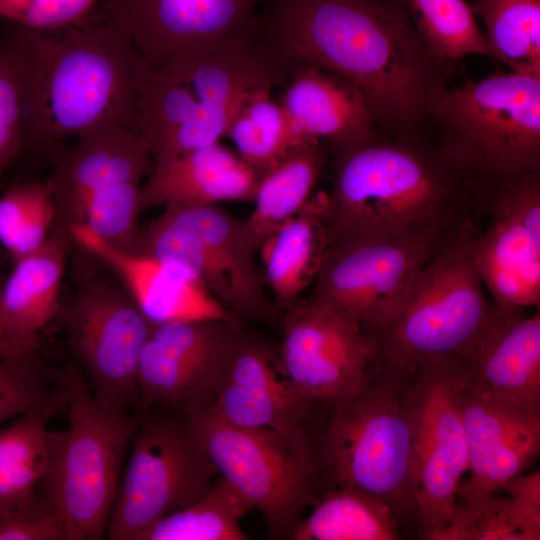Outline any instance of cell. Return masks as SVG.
<instances>
[{"label": "cell", "mask_w": 540, "mask_h": 540, "mask_svg": "<svg viewBox=\"0 0 540 540\" xmlns=\"http://www.w3.org/2000/svg\"><path fill=\"white\" fill-rule=\"evenodd\" d=\"M261 38L281 58L353 85L379 132L423 136L453 64L434 57L395 0H275Z\"/></svg>", "instance_id": "6da1fadb"}, {"label": "cell", "mask_w": 540, "mask_h": 540, "mask_svg": "<svg viewBox=\"0 0 540 540\" xmlns=\"http://www.w3.org/2000/svg\"><path fill=\"white\" fill-rule=\"evenodd\" d=\"M20 65L23 151L51 158L64 142L104 129H135L152 69L130 36L105 13L81 24L8 36Z\"/></svg>", "instance_id": "7a4b0ae2"}, {"label": "cell", "mask_w": 540, "mask_h": 540, "mask_svg": "<svg viewBox=\"0 0 540 540\" xmlns=\"http://www.w3.org/2000/svg\"><path fill=\"white\" fill-rule=\"evenodd\" d=\"M333 149L323 214L327 246L455 226L469 181L423 136L379 133L367 143Z\"/></svg>", "instance_id": "3957f363"}, {"label": "cell", "mask_w": 540, "mask_h": 540, "mask_svg": "<svg viewBox=\"0 0 540 540\" xmlns=\"http://www.w3.org/2000/svg\"><path fill=\"white\" fill-rule=\"evenodd\" d=\"M414 375L375 360L362 388L327 407V423L310 438L319 479L376 497L396 516L417 512Z\"/></svg>", "instance_id": "277c9868"}, {"label": "cell", "mask_w": 540, "mask_h": 540, "mask_svg": "<svg viewBox=\"0 0 540 540\" xmlns=\"http://www.w3.org/2000/svg\"><path fill=\"white\" fill-rule=\"evenodd\" d=\"M292 65L260 35L153 71L141 92L137 123L153 161L219 142L248 93L286 85Z\"/></svg>", "instance_id": "5b68a950"}, {"label": "cell", "mask_w": 540, "mask_h": 540, "mask_svg": "<svg viewBox=\"0 0 540 540\" xmlns=\"http://www.w3.org/2000/svg\"><path fill=\"white\" fill-rule=\"evenodd\" d=\"M67 368L68 426L48 430V461L38 492L60 515L65 540L106 536L124 458L146 409L129 411L98 401L75 364Z\"/></svg>", "instance_id": "8992f818"}, {"label": "cell", "mask_w": 540, "mask_h": 540, "mask_svg": "<svg viewBox=\"0 0 540 540\" xmlns=\"http://www.w3.org/2000/svg\"><path fill=\"white\" fill-rule=\"evenodd\" d=\"M478 233L469 218L448 232L375 337L378 362L412 374L430 361L460 364L467 357L495 311L474 264Z\"/></svg>", "instance_id": "52a82bcc"}, {"label": "cell", "mask_w": 540, "mask_h": 540, "mask_svg": "<svg viewBox=\"0 0 540 540\" xmlns=\"http://www.w3.org/2000/svg\"><path fill=\"white\" fill-rule=\"evenodd\" d=\"M427 124L468 180L540 169V78L510 71L447 85L431 98Z\"/></svg>", "instance_id": "ba28073f"}, {"label": "cell", "mask_w": 540, "mask_h": 540, "mask_svg": "<svg viewBox=\"0 0 540 540\" xmlns=\"http://www.w3.org/2000/svg\"><path fill=\"white\" fill-rule=\"evenodd\" d=\"M260 248L246 219L218 204H173L139 228L128 251L184 268L243 324L280 326L283 313L267 296L257 264Z\"/></svg>", "instance_id": "9c48e42d"}, {"label": "cell", "mask_w": 540, "mask_h": 540, "mask_svg": "<svg viewBox=\"0 0 540 540\" xmlns=\"http://www.w3.org/2000/svg\"><path fill=\"white\" fill-rule=\"evenodd\" d=\"M179 409L217 473L263 515L269 536L293 539L317 503L318 468L307 428L279 431L227 423L206 407Z\"/></svg>", "instance_id": "30bf717a"}, {"label": "cell", "mask_w": 540, "mask_h": 540, "mask_svg": "<svg viewBox=\"0 0 540 540\" xmlns=\"http://www.w3.org/2000/svg\"><path fill=\"white\" fill-rule=\"evenodd\" d=\"M48 178L66 228L85 225L99 237L130 250L139 230L141 180L150 175L153 158L135 129L84 133L71 147L51 158Z\"/></svg>", "instance_id": "8fae6325"}, {"label": "cell", "mask_w": 540, "mask_h": 540, "mask_svg": "<svg viewBox=\"0 0 540 540\" xmlns=\"http://www.w3.org/2000/svg\"><path fill=\"white\" fill-rule=\"evenodd\" d=\"M130 445L107 525L110 540H136L153 523L202 498L217 474L177 408H147Z\"/></svg>", "instance_id": "7c38bea8"}, {"label": "cell", "mask_w": 540, "mask_h": 540, "mask_svg": "<svg viewBox=\"0 0 540 540\" xmlns=\"http://www.w3.org/2000/svg\"><path fill=\"white\" fill-rule=\"evenodd\" d=\"M278 367L312 408L355 395L368 379L375 338L353 317L309 296L283 313Z\"/></svg>", "instance_id": "4fadbf2b"}, {"label": "cell", "mask_w": 540, "mask_h": 540, "mask_svg": "<svg viewBox=\"0 0 540 540\" xmlns=\"http://www.w3.org/2000/svg\"><path fill=\"white\" fill-rule=\"evenodd\" d=\"M450 230L327 246L310 296L353 317L375 338Z\"/></svg>", "instance_id": "5bb4252c"}, {"label": "cell", "mask_w": 540, "mask_h": 540, "mask_svg": "<svg viewBox=\"0 0 540 540\" xmlns=\"http://www.w3.org/2000/svg\"><path fill=\"white\" fill-rule=\"evenodd\" d=\"M57 317L95 398L114 408L140 410L139 361L154 325L129 293L92 281L62 305Z\"/></svg>", "instance_id": "9a60e30c"}, {"label": "cell", "mask_w": 540, "mask_h": 540, "mask_svg": "<svg viewBox=\"0 0 540 540\" xmlns=\"http://www.w3.org/2000/svg\"><path fill=\"white\" fill-rule=\"evenodd\" d=\"M263 0H103L152 69L257 40Z\"/></svg>", "instance_id": "2e32d148"}, {"label": "cell", "mask_w": 540, "mask_h": 540, "mask_svg": "<svg viewBox=\"0 0 540 540\" xmlns=\"http://www.w3.org/2000/svg\"><path fill=\"white\" fill-rule=\"evenodd\" d=\"M458 371L456 362L430 361L414 375L417 514L421 535L429 540H435L448 524L461 478L468 470Z\"/></svg>", "instance_id": "e0dca14e"}, {"label": "cell", "mask_w": 540, "mask_h": 540, "mask_svg": "<svg viewBox=\"0 0 540 540\" xmlns=\"http://www.w3.org/2000/svg\"><path fill=\"white\" fill-rule=\"evenodd\" d=\"M243 330L225 318L154 325L139 361L141 409L209 407Z\"/></svg>", "instance_id": "ac0fdd59"}, {"label": "cell", "mask_w": 540, "mask_h": 540, "mask_svg": "<svg viewBox=\"0 0 540 540\" xmlns=\"http://www.w3.org/2000/svg\"><path fill=\"white\" fill-rule=\"evenodd\" d=\"M457 397L468 448L465 484L499 490L539 455L540 412L474 392L463 383L460 367Z\"/></svg>", "instance_id": "d6986e66"}, {"label": "cell", "mask_w": 540, "mask_h": 540, "mask_svg": "<svg viewBox=\"0 0 540 540\" xmlns=\"http://www.w3.org/2000/svg\"><path fill=\"white\" fill-rule=\"evenodd\" d=\"M476 393L540 412V313L495 311L459 364Z\"/></svg>", "instance_id": "ffe728a7"}, {"label": "cell", "mask_w": 540, "mask_h": 540, "mask_svg": "<svg viewBox=\"0 0 540 540\" xmlns=\"http://www.w3.org/2000/svg\"><path fill=\"white\" fill-rule=\"evenodd\" d=\"M278 371L277 353L244 329L214 400L206 408L236 426L306 429L311 409Z\"/></svg>", "instance_id": "44dd1931"}, {"label": "cell", "mask_w": 540, "mask_h": 540, "mask_svg": "<svg viewBox=\"0 0 540 540\" xmlns=\"http://www.w3.org/2000/svg\"><path fill=\"white\" fill-rule=\"evenodd\" d=\"M67 229L78 246L114 270L153 325L210 318L237 320L184 268L117 247L85 225Z\"/></svg>", "instance_id": "7402d4cb"}, {"label": "cell", "mask_w": 540, "mask_h": 540, "mask_svg": "<svg viewBox=\"0 0 540 540\" xmlns=\"http://www.w3.org/2000/svg\"><path fill=\"white\" fill-rule=\"evenodd\" d=\"M285 86L279 102L301 140L350 147L379 134L361 93L347 81L294 61Z\"/></svg>", "instance_id": "603a6c76"}, {"label": "cell", "mask_w": 540, "mask_h": 540, "mask_svg": "<svg viewBox=\"0 0 540 540\" xmlns=\"http://www.w3.org/2000/svg\"><path fill=\"white\" fill-rule=\"evenodd\" d=\"M260 177L242 158L219 142L153 161L142 186L141 211L173 204L209 205L253 201Z\"/></svg>", "instance_id": "cb8c5ba5"}, {"label": "cell", "mask_w": 540, "mask_h": 540, "mask_svg": "<svg viewBox=\"0 0 540 540\" xmlns=\"http://www.w3.org/2000/svg\"><path fill=\"white\" fill-rule=\"evenodd\" d=\"M68 229L55 222L44 244L13 261L1 284V303L12 342L25 354L41 349V331L61 310Z\"/></svg>", "instance_id": "d4e9b609"}, {"label": "cell", "mask_w": 540, "mask_h": 540, "mask_svg": "<svg viewBox=\"0 0 540 540\" xmlns=\"http://www.w3.org/2000/svg\"><path fill=\"white\" fill-rule=\"evenodd\" d=\"M473 257L497 309H539L540 240L522 224L492 218L487 230L476 237Z\"/></svg>", "instance_id": "484cf974"}, {"label": "cell", "mask_w": 540, "mask_h": 540, "mask_svg": "<svg viewBox=\"0 0 540 540\" xmlns=\"http://www.w3.org/2000/svg\"><path fill=\"white\" fill-rule=\"evenodd\" d=\"M326 193L311 195L304 206L261 246L263 278L276 307L284 313L314 282L327 247L323 224Z\"/></svg>", "instance_id": "4316f807"}, {"label": "cell", "mask_w": 540, "mask_h": 540, "mask_svg": "<svg viewBox=\"0 0 540 540\" xmlns=\"http://www.w3.org/2000/svg\"><path fill=\"white\" fill-rule=\"evenodd\" d=\"M325 164L319 140H307L291 148L261 179L254 210L246 219L261 246L308 201Z\"/></svg>", "instance_id": "83f0119b"}, {"label": "cell", "mask_w": 540, "mask_h": 540, "mask_svg": "<svg viewBox=\"0 0 540 540\" xmlns=\"http://www.w3.org/2000/svg\"><path fill=\"white\" fill-rule=\"evenodd\" d=\"M397 516L382 500L367 493L332 488L302 519L295 540H394Z\"/></svg>", "instance_id": "f1b7e54d"}, {"label": "cell", "mask_w": 540, "mask_h": 540, "mask_svg": "<svg viewBox=\"0 0 540 540\" xmlns=\"http://www.w3.org/2000/svg\"><path fill=\"white\" fill-rule=\"evenodd\" d=\"M67 405L57 403L25 413L0 429V515L36 490L47 467L48 423Z\"/></svg>", "instance_id": "f546056e"}, {"label": "cell", "mask_w": 540, "mask_h": 540, "mask_svg": "<svg viewBox=\"0 0 540 540\" xmlns=\"http://www.w3.org/2000/svg\"><path fill=\"white\" fill-rule=\"evenodd\" d=\"M273 87L252 89L240 104L226 136L238 155L262 179L294 146L303 142L280 102L271 97Z\"/></svg>", "instance_id": "4dcf8cb0"}, {"label": "cell", "mask_w": 540, "mask_h": 540, "mask_svg": "<svg viewBox=\"0 0 540 540\" xmlns=\"http://www.w3.org/2000/svg\"><path fill=\"white\" fill-rule=\"evenodd\" d=\"M488 56L512 72L540 78V0H475Z\"/></svg>", "instance_id": "1f68e13d"}, {"label": "cell", "mask_w": 540, "mask_h": 540, "mask_svg": "<svg viewBox=\"0 0 540 540\" xmlns=\"http://www.w3.org/2000/svg\"><path fill=\"white\" fill-rule=\"evenodd\" d=\"M252 508L219 477L202 498L153 523L136 540H246L239 521Z\"/></svg>", "instance_id": "d6a6232c"}, {"label": "cell", "mask_w": 540, "mask_h": 540, "mask_svg": "<svg viewBox=\"0 0 540 540\" xmlns=\"http://www.w3.org/2000/svg\"><path fill=\"white\" fill-rule=\"evenodd\" d=\"M424 45L453 64L467 55L488 56L484 33L465 0H395Z\"/></svg>", "instance_id": "836d02e7"}, {"label": "cell", "mask_w": 540, "mask_h": 540, "mask_svg": "<svg viewBox=\"0 0 540 540\" xmlns=\"http://www.w3.org/2000/svg\"><path fill=\"white\" fill-rule=\"evenodd\" d=\"M540 511L496 493L457 499L435 540H539Z\"/></svg>", "instance_id": "e575fe53"}, {"label": "cell", "mask_w": 540, "mask_h": 540, "mask_svg": "<svg viewBox=\"0 0 540 540\" xmlns=\"http://www.w3.org/2000/svg\"><path fill=\"white\" fill-rule=\"evenodd\" d=\"M57 219L49 180L13 183L0 196V244L12 262L39 249Z\"/></svg>", "instance_id": "d590c367"}, {"label": "cell", "mask_w": 540, "mask_h": 540, "mask_svg": "<svg viewBox=\"0 0 540 540\" xmlns=\"http://www.w3.org/2000/svg\"><path fill=\"white\" fill-rule=\"evenodd\" d=\"M68 400L66 367L46 363L39 353L0 359V424Z\"/></svg>", "instance_id": "8d00e7d4"}, {"label": "cell", "mask_w": 540, "mask_h": 540, "mask_svg": "<svg viewBox=\"0 0 540 540\" xmlns=\"http://www.w3.org/2000/svg\"><path fill=\"white\" fill-rule=\"evenodd\" d=\"M469 185L491 218L516 221L540 240V169L469 180Z\"/></svg>", "instance_id": "74e56055"}, {"label": "cell", "mask_w": 540, "mask_h": 540, "mask_svg": "<svg viewBox=\"0 0 540 540\" xmlns=\"http://www.w3.org/2000/svg\"><path fill=\"white\" fill-rule=\"evenodd\" d=\"M23 119L21 70L7 37L0 42V180L23 151Z\"/></svg>", "instance_id": "f35d334b"}, {"label": "cell", "mask_w": 540, "mask_h": 540, "mask_svg": "<svg viewBox=\"0 0 540 540\" xmlns=\"http://www.w3.org/2000/svg\"><path fill=\"white\" fill-rule=\"evenodd\" d=\"M100 0H0V18L34 31H56L81 24Z\"/></svg>", "instance_id": "ab89813d"}, {"label": "cell", "mask_w": 540, "mask_h": 540, "mask_svg": "<svg viewBox=\"0 0 540 540\" xmlns=\"http://www.w3.org/2000/svg\"><path fill=\"white\" fill-rule=\"evenodd\" d=\"M0 540H65L57 511L36 490L13 510L0 515Z\"/></svg>", "instance_id": "60d3db41"}, {"label": "cell", "mask_w": 540, "mask_h": 540, "mask_svg": "<svg viewBox=\"0 0 540 540\" xmlns=\"http://www.w3.org/2000/svg\"><path fill=\"white\" fill-rule=\"evenodd\" d=\"M514 501L540 511V473L517 475L502 488Z\"/></svg>", "instance_id": "b9f144b4"}, {"label": "cell", "mask_w": 540, "mask_h": 540, "mask_svg": "<svg viewBox=\"0 0 540 540\" xmlns=\"http://www.w3.org/2000/svg\"><path fill=\"white\" fill-rule=\"evenodd\" d=\"M1 284L0 283V341L5 344L7 347H9L16 355L18 356H27V355H32V354H25L24 352H22L11 340L10 336H9V333H8V330H7V326H6V321H5V317H4V312H3V308H2V303H1Z\"/></svg>", "instance_id": "7bdbcfd3"}, {"label": "cell", "mask_w": 540, "mask_h": 540, "mask_svg": "<svg viewBox=\"0 0 540 540\" xmlns=\"http://www.w3.org/2000/svg\"><path fill=\"white\" fill-rule=\"evenodd\" d=\"M22 357L16 355L9 347L0 341V359Z\"/></svg>", "instance_id": "ee69618b"}]
</instances>
